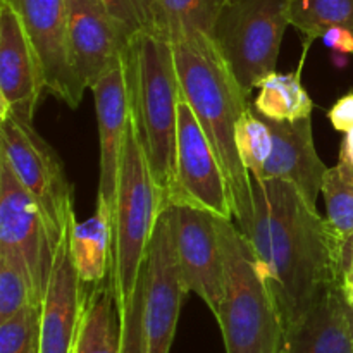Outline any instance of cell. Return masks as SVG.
Returning a JSON list of instances; mask_svg holds the SVG:
<instances>
[{
	"instance_id": "obj_1",
	"label": "cell",
	"mask_w": 353,
	"mask_h": 353,
	"mask_svg": "<svg viewBox=\"0 0 353 353\" xmlns=\"http://www.w3.org/2000/svg\"><path fill=\"white\" fill-rule=\"evenodd\" d=\"M252 199L254 216L245 236L286 330L327 288L340 285L338 236L290 183L252 178Z\"/></svg>"
},
{
	"instance_id": "obj_2",
	"label": "cell",
	"mask_w": 353,
	"mask_h": 353,
	"mask_svg": "<svg viewBox=\"0 0 353 353\" xmlns=\"http://www.w3.org/2000/svg\"><path fill=\"white\" fill-rule=\"evenodd\" d=\"M181 97L195 112L216 150L233 202L234 224L247 234L254 216L252 176L236 148V124L248 109V97L221 57L214 40L172 43Z\"/></svg>"
},
{
	"instance_id": "obj_3",
	"label": "cell",
	"mask_w": 353,
	"mask_h": 353,
	"mask_svg": "<svg viewBox=\"0 0 353 353\" xmlns=\"http://www.w3.org/2000/svg\"><path fill=\"white\" fill-rule=\"evenodd\" d=\"M131 112L137 119L162 209L174 183L176 137L181 86L172 43L155 33L137 34L124 52Z\"/></svg>"
},
{
	"instance_id": "obj_4",
	"label": "cell",
	"mask_w": 353,
	"mask_h": 353,
	"mask_svg": "<svg viewBox=\"0 0 353 353\" xmlns=\"http://www.w3.org/2000/svg\"><path fill=\"white\" fill-rule=\"evenodd\" d=\"M224 292L219 323L226 353H283L285 327L276 300L255 262L248 238L234 221L219 217Z\"/></svg>"
},
{
	"instance_id": "obj_5",
	"label": "cell",
	"mask_w": 353,
	"mask_h": 353,
	"mask_svg": "<svg viewBox=\"0 0 353 353\" xmlns=\"http://www.w3.org/2000/svg\"><path fill=\"white\" fill-rule=\"evenodd\" d=\"M161 210V190L152 174L140 130L131 112L117 176L112 268L109 272L119 316L126 310L137 292Z\"/></svg>"
},
{
	"instance_id": "obj_6",
	"label": "cell",
	"mask_w": 353,
	"mask_h": 353,
	"mask_svg": "<svg viewBox=\"0 0 353 353\" xmlns=\"http://www.w3.org/2000/svg\"><path fill=\"white\" fill-rule=\"evenodd\" d=\"M288 0H226L214 43L247 97L276 71L288 28Z\"/></svg>"
},
{
	"instance_id": "obj_7",
	"label": "cell",
	"mask_w": 353,
	"mask_h": 353,
	"mask_svg": "<svg viewBox=\"0 0 353 353\" xmlns=\"http://www.w3.org/2000/svg\"><path fill=\"white\" fill-rule=\"evenodd\" d=\"M0 157L12 168L21 185L40 205L55 241L76 224L74 192L57 152L17 117L0 119Z\"/></svg>"
},
{
	"instance_id": "obj_8",
	"label": "cell",
	"mask_w": 353,
	"mask_h": 353,
	"mask_svg": "<svg viewBox=\"0 0 353 353\" xmlns=\"http://www.w3.org/2000/svg\"><path fill=\"white\" fill-rule=\"evenodd\" d=\"M141 292L145 353H169L183 299L188 293L176 248L174 205L164 207L159 214L141 271Z\"/></svg>"
},
{
	"instance_id": "obj_9",
	"label": "cell",
	"mask_w": 353,
	"mask_h": 353,
	"mask_svg": "<svg viewBox=\"0 0 353 353\" xmlns=\"http://www.w3.org/2000/svg\"><path fill=\"white\" fill-rule=\"evenodd\" d=\"M168 205H193L234 221L230 186L219 159L183 97L178 110L174 183Z\"/></svg>"
},
{
	"instance_id": "obj_10",
	"label": "cell",
	"mask_w": 353,
	"mask_h": 353,
	"mask_svg": "<svg viewBox=\"0 0 353 353\" xmlns=\"http://www.w3.org/2000/svg\"><path fill=\"white\" fill-rule=\"evenodd\" d=\"M0 247L17 252L26 262L41 305L59 243L40 205L3 157H0Z\"/></svg>"
},
{
	"instance_id": "obj_11",
	"label": "cell",
	"mask_w": 353,
	"mask_h": 353,
	"mask_svg": "<svg viewBox=\"0 0 353 353\" xmlns=\"http://www.w3.org/2000/svg\"><path fill=\"white\" fill-rule=\"evenodd\" d=\"M33 45L50 95L76 109L83 86L69 45L68 0H9Z\"/></svg>"
},
{
	"instance_id": "obj_12",
	"label": "cell",
	"mask_w": 353,
	"mask_h": 353,
	"mask_svg": "<svg viewBox=\"0 0 353 353\" xmlns=\"http://www.w3.org/2000/svg\"><path fill=\"white\" fill-rule=\"evenodd\" d=\"M176 248L186 292H193L217 316L224 292V257L219 216L193 205H174Z\"/></svg>"
},
{
	"instance_id": "obj_13",
	"label": "cell",
	"mask_w": 353,
	"mask_h": 353,
	"mask_svg": "<svg viewBox=\"0 0 353 353\" xmlns=\"http://www.w3.org/2000/svg\"><path fill=\"white\" fill-rule=\"evenodd\" d=\"M47 92L43 71L23 23L9 0H0V119L31 123Z\"/></svg>"
},
{
	"instance_id": "obj_14",
	"label": "cell",
	"mask_w": 353,
	"mask_h": 353,
	"mask_svg": "<svg viewBox=\"0 0 353 353\" xmlns=\"http://www.w3.org/2000/svg\"><path fill=\"white\" fill-rule=\"evenodd\" d=\"M72 64L85 88L123 59L131 38L102 0H68Z\"/></svg>"
},
{
	"instance_id": "obj_15",
	"label": "cell",
	"mask_w": 353,
	"mask_h": 353,
	"mask_svg": "<svg viewBox=\"0 0 353 353\" xmlns=\"http://www.w3.org/2000/svg\"><path fill=\"white\" fill-rule=\"evenodd\" d=\"M71 230L55 250L41 302L40 353H72L90 286L79 279L71 255Z\"/></svg>"
},
{
	"instance_id": "obj_16",
	"label": "cell",
	"mask_w": 353,
	"mask_h": 353,
	"mask_svg": "<svg viewBox=\"0 0 353 353\" xmlns=\"http://www.w3.org/2000/svg\"><path fill=\"white\" fill-rule=\"evenodd\" d=\"M90 90L95 100L100 134L99 196L114 210L121 154L131 119V97L124 55L116 65L103 72Z\"/></svg>"
},
{
	"instance_id": "obj_17",
	"label": "cell",
	"mask_w": 353,
	"mask_h": 353,
	"mask_svg": "<svg viewBox=\"0 0 353 353\" xmlns=\"http://www.w3.org/2000/svg\"><path fill=\"white\" fill-rule=\"evenodd\" d=\"M272 137V154L259 179H279L295 186L303 199L316 207L327 165L317 154L310 117L274 121L261 116ZM255 179V178H254Z\"/></svg>"
},
{
	"instance_id": "obj_18",
	"label": "cell",
	"mask_w": 353,
	"mask_h": 353,
	"mask_svg": "<svg viewBox=\"0 0 353 353\" xmlns=\"http://www.w3.org/2000/svg\"><path fill=\"white\" fill-rule=\"evenodd\" d=\"M283 353H353V330L341 286L327 288L285 330Z\"/></svg>"
},
{
	"instance_id": "obj_19",
	"label": "cell",
	"mask_w": 353,
	"mask_h": 353,
	"mask_svg": "<svg viewBox=\"0 0 353 353\" xmlns=\"http://www.w3.org/2000/svg\"><path fill=\"white\" fill-rule=\"evenodd\" d=\"M114 210L97 196V209L85 223H76L71 231V255L79 279L95 286L105 281L112 268Z\"/></svg>"
},
{
	"instance_id": "obj_20",
	"label": "cell",
	"mask_w": 353,
	"mask_h": 353,
	"mask_svg": "<svg viewBox=\"0 0 353 353\" xmlns=\"http://www.w3.org/2000/svg\"><path fill=\"white\" fill-rule=\"evenodd\" d=\"M226 0H150L152 33L171 43L214 40Z\"/></svg>"
},
{
	"instance_id": "obj_21",
	"label": "cell",
	"mask_w": 353,
	"mask_h": 353,
	"mask_svg": "<svg viewBox=\"0 0 353 353\" xmlns=\"http://www.w3.org/2000/svg\"><path fill=\"white\" fill-rule=\"evenodd\" d=\"M72 353H123V326L110 279L90 286Z\"/></svg>"
},
{
	"instance_id": "obj_22",
	"label": "cell",
	"mask_w": 353,
	"mask_h": 353,
	"mask_svg": "<svg viewBox=\"0 0 353 353\" xmlns=\"http://www.w3.org/2000/svg\"><path fill=\"white\" fill-rule=\"evenodd\" d=\"M309 47L310 45L305 43L302 62L295 72L283 74L274 71L262 79L254 102V109L261 116L274 121H299L310 117L314 103L305 86L302 85V76H300Z\"/></svg>"
},
{
	"instance_id": "obj_23",
	"label": "cell",
	"mask_w": 353,
	"mask_h": 353,
	"mask_svg": "<svg viewBox=\"0 0 353 353\" xmlns=\"http://www.w3.org/2000/svg\"><path fill=\"white\" fill-rule=\"evenodd\" d=\"M288 19L310 45L334 26L353 31V0H288Z\"/></svg>"
},
{
	"instance_id": "obj_24",
	"label": "cell",
	"mask_w": 353,
	"mask_h": 353,
	"mask_svg": "<svg viewBox=\"0 0 353 353\" xmlns=\"http://www.w3.org/2000/svg\"><path fill=\"white\" fill-rule=\"evenodd\" d=\"M28 305H40L26 262L17 252L0 247V323Z\"/></svg>"
},
{
	"instance_id": "obj_25",
	"label": "cell",
	"mask_w": 353,
	"mask_h": 353,
	"mask_svg": "<svg viewBox=\"0 0 353 353\" xmlns=\"http://www.w3.org/2000/svg\"><path fill=\"white\" fill-rule=\"evenodd\" d=\"M326 203V221L338 238L353 231V165L341 161L327 168L323 190Z\"/></svg>"
},
{
	"instance_id": "obj_26",
	"label": "cell",
	"mask_w": 353,
	"mask_h": 353,
	"mask_svg": "<svg viewBox=\"0 0 353 353\" xmlns=\"http://www.w3.org/2000/svg\"><path fill=\"white\" fill-rule=\"evenodd\" d=\"M236 148L245 169L259 179L272 154V137L261 114L248 105L236 124Z\"/></svg>"
},
{
	"instance_id": "obj_27",
	"label": "cell",
	"mask_w": 353,
	"mask_h": 353,
	"mask_svg": "<svg viewBox=\"0 0 353 353\" xmlns=\"http://www.w3.org/2000/svg\"><path fill=\"white\" fill-rule=\"evenodd\" d=\"M41 305H28L0 323V353H40Z\"/></svg>"
},
{
	"instance_id": "obj_28",
	"label": "cell",
	"mask_w": 353,
	"mask_h": 353,
	"mask_svg": "<svg viewBox=\"0 0 353 353\" xmlns=\"http://www.w3.org/2000/svg\"><path fill=\"white\" fill-rule=\"evenodd\" d=\"M102 3L131 40L143 31L152 33L150 0H102Z\"/></svg>"
},
{
	"instance_id": "obj_29",
	"label": "cell",
	"mask_w": 353,
	"mask_h": 353,
	"mask_svg": "<svg viewBox=\"0 0 353 353\" xmlns=\"http://www.w3.org/2000/svg\"><path fill=\"white\" fill-rule=\"evenodd\" d=\"M141 274L138 279L137 292L133 300L121 314V326H123V353H145L143 336V317H141Z\"/></svg>"
},
{
	"instance_id": "obj_30",
	"label": "cell",
	"mask_w": 353,
	"mask_h": 353,
	"mask_svg": "<svg viewBox=\"0 0 353 353\" xmlns=\"http://www.w3.org/2000/svg\"><path fill=\"white\" fill-rule=\"evenodd\" d=\"M327 119L331 121L334 130L341 133H348L353 130V92H348L331 107Z\"/></svg>"
},
{
	"instance_id": "obj_31",
	"label": "cell",
	"mask_w": 353,
	"mask_h": 353,
	"mask_svg": "<svg viewBox=\"0 0 353 353\" xmlns=\"http://www.w3.org/2000/svg\"><path fill=\"white\" fill-rule=\"evenodd\" d=\"M326 47L341 55H353V31L343 26H334L323 34Z\"/></svg>"
},
{
	"instance_id": "obj_32",
	"label": "cell",
	"mask_w": 353,
	"mask_h": 353,
	"mask_svg": "<svg viewBox=\"0 0 353 353\" xmlns=\"http://www.w3.org/2000/svg\"><path fill=\"white\" fill-rule=\"evenodd\" d=\"M336 268L338 276H340V283L343 276L353 272V231L348 233L347 236L338 238L336 243Z\"/></svg>"
},
{
	"instance_id": "obj_33",
	"label": "cell",
	"mask_w": 353,
	"mask_h": 353,
	"mask_svg": "<svg viewBox=\"0 0 353 353\" xmlns=\"http://www.w3.org/2000/svg\"><path fill=\"white\" fill-rule=\"evenodd\" d=\"M340 159L353 165V130L348 131V133H345L343 141H341Z\"/></svg>"
},
{
	"instance_id": "obj_34",
	"label": "cell",
	"mask_w": 353,
	"mask_h": 353,
	"mask_svg": "<svg viewBox=\"0 0 353 353\" xmlns=\"http://www.w3.org/2000/svg\"><path fill=\"white\" fill-rule=\"evenodd\" d=\"M340 286H341V293H343L345 300H347L348 305H350L353 309V272H350V274H347V276H343Z\"/></svg>"
},
{
	"instance_id": "obj_35",
	"label": "cell",
	"mask_w": 353,
	"mask_h": 353,
	"mask_svg": "<svg viewBox=\"0 0 353 353\" xmlns=\"http://www.w3.org/2000/svg\"><path fill=\"white\" fill-rule=\"evenodd\" d=\"M348 317H350V323H352V330H353V309L348 305Z\"/></svg>"
}]
</instances>
